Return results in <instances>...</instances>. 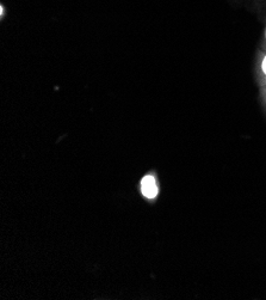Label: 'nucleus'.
Instances as JSON below:
<instances>
[{
    "label": "nucleus",
    "mask_w": 266,
    "mask_h": 300,
    "mask_svg": "<svg viewBox=\"0 0 266 300\" xmlns=\"http://www.w3.org/2000/svg\"><path fill=\"white\" fill-rule=\"evenodd\" d=\"M141 191L143 196L147 197V199H154L157 196L158 187L153 176L148 175V176L143 177L141 180Z\"/></svg>",
    "instance_id": "nucleus-1"
},
{
    "label": "nucleus",
    "mask_w": 266,
    "mask_h": 300,
    "mask_svg": "<svg viewBox=\"0 0 266 300\" xmlns=\"http://www.w3.org/2000/svg\"><path fill=\"white\" fill-rule=\"evenodd\" d=\"M262 68H263V72L266 74V57L264 58V60H263V65H262Z\"/></svg>",
    "instance_id": "nucleus-2"
}]
</instances>
